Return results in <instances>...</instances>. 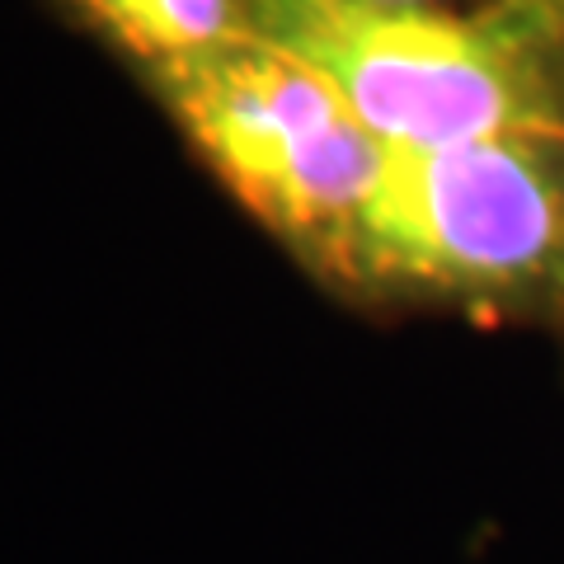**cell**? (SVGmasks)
I'll return each instance as SVG.
<instances>
[{
  "instance_id": "5b68a950",
  "label": "cell",
  "mask_w": 564,
  "mask_h": 564,
  "mask_svg": "<svg viewBox=\"0 0 564 564\" xmlns=\"http://www.w3.org/2000/svg\"><path fill=\"white\" fill-rule=\"evenodd\" d=\"M527 6H532V14L551 29V39L564 47V0H527Z\"/></svg>"
},
{
  "instance_id": "6da1fadb",
  "label": "cell",
  "mask_w": 564,
  "mask_h": 564,
  "mask_svg": "<svg viewBox=\"0 0 564 564\" xmlns=\"http://www.w3.org/2000/svg\"><path fill=\"white\" fill-rule=\"evenodd\" d=\"M250 33L306 62L386 151L560 141L564 47L527 0L485 14L381 0H254Z\"/></svg>"
},
{
  "instance_id": "7a4b0ae2",
  "label": "cell",
  "mask_w": 564,
  "mask_h": 564,
  "mask_svg": "<svg viewBox=\"0 0 564 564\" xmlns=\"http://www.w3.org/2000/svg\"><path fill=\"white\" fill-rule=\"evenodd\" d=\"M155 80L207 170L269 231L348 269L386 147L306 62L250 33Z\"/></svg>"
},
{
  "instance_id": "8992f818",
  "label": "cell",
  "mask_w": 564,
  "mask_h": 564,
  "mask_svg": "<svg viewBox=\"0 0 564 564\" xmlns=\"http://www.w3.org/2000/svg\"><path fill=\"white\" fill-rule=\"evenodd\" d=\"M381 6H443V0H381Z\"/></svg>"
},
{
  "instance_id": "3957f363",
  "label": "cell",
  "mask_w": 564,
  "mask_h": 564,
  "mask_svg": "<svg viewBox=\"0 0 564 564\" xmlns=\"http://www.w3.org/2000/svg\"><path fill=\"white\" fill-rule=\"evenodd\" d=\"M560 151L522 137L386 151L348 269L462 302L564 292Z\"/></svg>"
},
{
  "instance_id": "277c9868",
  "label": "cell",
  "mask_w": 564,
  "mask_h": 564,
  "mask_svg": "<svg viewBox=\"0 0 564 564\" xmlns=\"http://www.w3.org/2000/svg\"><path fill=\"white\" fill-rule=\"evenodd\" d=\"M95 33L155 76L250 39L254 0H66Z\"/></svg>"
}]
</instances>
